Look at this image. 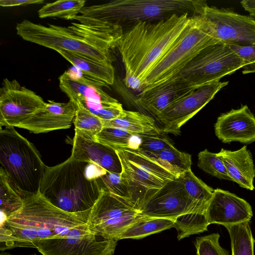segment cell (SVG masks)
Segmentation results:
<instances>
[{"label": "cell", "mask_w": 255, "mask_h": 255, "mask_svg": "<svg viewBox=\"0 0 255 255\" xmlns=\"http://www.w3.org/2000/svg\"><path fill=\"white\" fill-rule=\"evenodd\" d=\"M245 63L243 73L255 72V45L241 46L229 45Z\"/></svg>", "instance_id": "cell-38"}, {"label": "cell", "mask_w": 255, "mask_h": 255, "mask_svg": "<svg viewBox=\"0 0 255 255\" xmlns=\"http://www.w3.org/2000/svg\"><path fill=\"white\" fill-rule=\"evenodd\" d=\"M174 220L172 219L147 217L142 215L125 230L119 240L142 239L174 227Z\"/></svg>", "instance_id": "cell-25"}, {"label": "cell", "mask_w": 255, "mask_h": 255, "mask_svg": "<svg viewBox=\"0 0 255 255\" xmlns=\"http://www.w3.org/2000/svg\"><path fill=\"white\" fill-rule=\"evenodd\" d=\"M95 180L100 192L114 194L129 201V193L121 174L107 171L105 174L96 177Z\"/></svg>", "instance_id": "cell-34"}, {"label": "cell", "mask_w": 255, "mask_h": 255, "mask_svg": "<svg viewBox=\"0 0 255 255\" xmlns=\"http://www.w3.org/2000/svg\"><path fill=\"white\" fill-rule=\"evenodd\" d=\"M193 89L184 82L171 79L137 95L135 103L155 116Z\"/></svg>", "instance_id": "cell-20"}, {"label": "cell", "mask_w": 255, "mask_h": 255, "mask_svg": "<svg viewBox=\"0 0 255 255\" xmlns=\"http://www.w3.org/2000/svg\"><path fill=\"white\" fill-rule=\"evenodd\" d=\"M103 122L104 127L118 128L137 135H160L162 131L151 117L139 112L125 110L122 116Z\"/></svg>", "instance_id": "cell-24"}, {"label": "cell", "mask_w": 255, "mask_h": 255, "mask_svg": "<svg viewBox=\"0 0 255 255\" xmlns=\"http://www.w3.org/2000/svg\"><path fill=\"white\" fill-rule=\"evenodd\" d=\"M44 2L43 0H0V5L2 7H11L32 4H42Z\"/></svg>", "instance_id": "cell-39"}, {"label": "cell", "mask_w": 255, "mask_h": 255, "mask_svg": "<svg viewBox=\"0 0 255 255\" xmlns=\"http://www.w3.org/2000/svg\"><path fill=\"white\" fill-rule=\"evenodd\" d=\"M253 20L255 21V15H249Z\"/></svg>", "instance_id": "cell-42"}, {"label": "cell", "mask_w": 255, "mask_h": 255, "mask_svg": "<svg viewBox=\"0 0 255 255\" xmlns=\"http://www.w3.org/2000/svg\"><path fill=\"white\" fill-rule=\"evenodd\" d=\"M77 109L76 103L72 100L66 103L48 100L43 111L33 115L17 128L36 134L69 128L73 123Z\"/></svg>", "instance_id": "cell-18"}, {"label": "cell", "mask_w": 255, "mask_h": 255, "mask_svg": "<svg viewBox=\"0 0 255 255\" xmlns=\"http://www.w3.org/2000/svg\"><path fill=\"white\" fill-rule=\"evenodd\" d=\"M214 129L216 136L224 143L255 142V117L247 105L221 114Z\"/></svg>", "instance_id": "cell-17"}, {"label": "cell", "mask_w": 255, "mask_h": 255, "mask_svg": "<svg viewBox=\"0 0 255 255\" xmlns=\"http://www.w3.org/2000/svg\"><path fill=\"white\" fill-rule=\"evenodd\" d=\"M46 103L16 80L3 79L0 89V127L18 126L43 111Z\"/></svg>", "instance_id": "cell-13"}, {"label": "cell", "mask_w": 255, "mask_h": 255, "mask_svg": "<svg viewBox=\"0 0 255 255\" xmlns=\"http://www.w3.org/2000/svg\"><path fill=\"white\" fill-rule=\"evenodd\" d=\"M219 42L208 22L200 15H192L176 42L147 75L143 90L169 80L203 49Z\"/></svg>", "instance_id": "cell-8"}, {"label": "cell", "mask_w": 255, "mask_h": 255, "mask_svg": "<svg viewBox=\"0 0 255 255\" xmlns=\"http://www.w3.org/2000/svg\"><path fill=\"white\" fill-rule=\"evenodd\" d=\"M85 0H59L44 5L38 10L39 17H58L69 20L85 6Z\"/></svg>", "instance_id": "cell-30"}, {"label": "cell", "mask_w": 255, "mask_h": 255, "mask_svg": "<svg viewBox=\"0 0 255 255\" xmlns=\"http://www.w3.org/2000/svg\"><path fill=\"white\" fill-rule=\"evenodd\" d=\"M218 154L223 160L232 181L244 188L254 190L255 168L252 153L247 146L235 151L222 148Z\"/></svg>", "instance_id": "cell-22"}, {"label": "cell", "mask_w": 255, "mask_h": 255, "mask_svg": "<svg viewBox=\"0 0 255 255\" xmlns=\"http://www.w3.org/2000/svg\"><path fill=\"white\" fill-rule=\"evenodd\" d=\"M0 255H13V254H11L8 253L1 252ZM27 255H36V254H33Z\"/></svg>", "instance_id": "cell-41"}, {"label": "cell", "mask_w": 255, "mask_h": 255, "mask_svg": "<svg viewBox=\"0 0 255 255\" xmlns=\"http://www.w3.org/2000/svg\"><path fill=\"white\" fill-rule=\"evenodd\" d=\"M241 4L250 15L255 14V0H243L241 1Z\"/></svg>", "instance_id": "cell-40"}, {"label": "cell", "mask_w": 255, "mask_h": 255, "mask_svg": "<svg viewBox=\"0 0 255 255\" xmlns=\"http://www.w3.org/2000/svg\"><path fill=\"white\" fill-rule=\"evenodd\" d=\"M116 152L122 166L121 177L129 193V202L139 212L165 184L179 176L168 163L139 148Z\"/></svg>", "instance_id": "cell-7"}, {"label": "cell", "mask_w": 255, "mask_h": 255, "mask_svg": "<svg viewBox=\"0 0 255 255\" xmlns=\"http://www.w3.org/2000/svg\"><path fill=\"white\" fill-rule=\"evenodd\" d=\"M191 16L184 13L154 22L140 21L124 32L117 48L125 75L134 76L144 84L148 73L176 42Z\"/></svg>", "instance_id": "cell-3"}, {"label": "cell", "mask_w": 255, "mask_h": 255, "mask_svg": "<svg viewBox=\"0 0 255 255\" xmlns=\"http://www.w3.org/2000/svg\"><path fill=\"white\" fill-rule=\"evenodd\" d=\"M73 120L75 132L89 139L95 140L96 136L104 128L103 120L91 113L80 103Z\"/></svg>", "instance_id": "cell-29"}, {"label": "cell", "mask_w": 255, "mask_h": 255, "mask_svg": "<svg viewBox=\"0 0 255 255\" xmlns=\"http://www.w3.org/2000/svg\"><path fill=\"white\" fill-rule=\"evenodd\" d=\"M0 130V163L23 198L39 192L46 166L34 145L12 127Z\"/></svg>", "instance_id": "cell-6"}, {"label": "cell", "mask_w": 255, "mask_h": 255, "mask_svg": "<svg viewBox=\"0 0 255 255\" xmlns=\"http://www.w3.org/2000/svg\"><path fill=\"white\" fill-rule=\"evenodd\" d=\"M23 199L15 189L3 168H0V224L22 207Z\"/></svg>", "instance_id": "cell-27"}, {"label": "cell", "mask_w": 255, "mask_h": 255, "mask_svg": "<svg viewBox=\"0 0 255 255\" xmlns=\"http://www.w3.org/2000/svg\"><path fill=\"white\" fill-rule=\"evenodd\" d=\"M244 66V61L229 45L219 42L203 49L171 79L196 89L220 81Z\"/></svg>", "instance_id": "cell-9"}, {"label": "cell", "mask_w": 255, "mask_h": 255, "mask_svg": "<svg viewBox=\"0 0 255 255\" xmlns=\"http://www.w3.org/2000/svg\"><path fill=\"white\" fill-rule=\"evenodd\" d=\"M70 156L79 161L94 164L108 172L119 174L122 172L121 162L115 150L75 132Z\"/></svg>", "instance_id": "cell-19"}, {"label": "cell", "mask_w": 255, "mask_h": 255, "mask_svg": "<svg viewBox=\"0 0 255 255\" xmlns=\"http://www.w3.org/2000/svg\"><path fill=\"white\" fill-rule=\"evenodd\" d=\"M209 225L206 215L191 213L176 218L174 228L178 232L177 239L179 241L207 231Z\"/></svg>", "instance_id": "cell-31"}, {"label": "cell", "mask_w": 255, "mask_h": 255, "mask_svg": "<svg viewBox=\"0 0 255 255\" xmlns=\"http://www.w3.org/2000/svg\"><path fill=\"white\" fill-rule=\"evenodd\" d=\"M136 213L139 212L128 200L100 191V196L91 210L87 224L95 230L120 217Z\"/></svg>", "instance_id": "cell-21"}, {"label": "cell", "mask_w": 255, "mask_h": 255, "mask_svg": "<svg viewBox=\"0 0 255 255\" xmlns=\"http://www.w3.org/2000/svg\"><path fill=\"white\" fill-rule=\"evenodd\" d=\"M117 243L105 238L86 224L66 237L38 240L34 247L42 255H114Z\"/></svg>", "instance_id": "cell-10"}, {"label": "cell", "mask_w": 255, "mask_h": 255, "mask_svg": "<svg viewBox=\"0 0 255 255\" xmlns=\"http://www.w3.org/2000/svg\"><path fill=\"white\" fill-rule=\"evenodd\" d=\"M205 1L199 0H115L84 6L69 20L82 23L153 21L173 14L198 15Z\"/></svg>", "instance_id": "cell-5"}, {"label": "cell", "mask_w": 255, "mask_h": 255, "mask_svg": "<svg viewBox=\"0 0 255 255\" xmlns=\"http://www.w3.org/2000/svg\"><path fill=\"white\" fill-rule=\"evenodd\" d=\"M252 208L243 198L228 191L217 188L208 205L206 217L209 225L224 226L250 222Z\"/></svg>", "instance_id": "cell-16"}, {"label": "cell", "mask_w": 255, "mask_h": 255, "mask_svg": "<svg viewBox=\"0 0 255 255\" xmlns=\"http://www.w3.org/2000/svg\"><path fill=\"white\" fill-rule=\"evenodd\" d=\"M211 26L215 38L228 45H255V21L231 10L203 5L199 14Z\"/></svg>", "instance_id": "cell-11"}, {"label": "cell", "mask_w": 255, "mask_h": 255, "mask_svg": "<svg viewBox=\"0 0 255 255\" xmlns=\"http://www.w3.org/2000/svg\"><path fill=\"white\" fill-rule=\"evenodd\" d=\"M96 141L118 151L138 148L140 138L139 135L122 128L104 127L96 136Z\"/></svg>", "instance_id": "cell-26"}, {"label": "cell", "mask_w": 255, "mask_h": 255, "mask_svg": "<svg viewBox=\"0 0 255 255\" xmlns=\"http://www.w3.org/2000/svg\"><path fill=\"white\" fill-rule=\"evenodd\" d=\"M148 153L168 163L179 175L191 169V155L180 151L175 147L157 152Z\"/></svg>", "instance_id": "cell-35"}, {"label": "cell", "mask_w": 255, "mask_h": 255, "mask_svg": "<svg viewBox=\"0 0 255 255\" xmlns=\"http://www.w3.org/2000/svg\"><path fill=\"white\" fill-rule=\"evenodd\" d=\"M88 78L103 86L114 84L115 69L111 63L95 60L64 49L56 51Z\"/></svg>", "instance_id": "cell-23"}, {"label": "cell", "mask_w": 255, "mask_h": 255, "mask_svg": "<svg viewBox=\"0 0 255 255\" xmlns=\"http://www.w3.org/2000/svg\"><path fill=\"white\" fill-rule=\"evenodd\" d=\"M59 81L61 90L69 100L80 103L96 116L104 108L121 105L103 90L102 85L84 76H74L66 71Z\"/></svg>", "instance_id": "cell-15"}, {"label": "cell", "mask_w": 255, "mask_h": 255, "mask_svg": "<svg viewBox=\"0 0 255 255\" xmlns=\"http://www.w3.org/2000/svg\"><path fill=\"white\" fill-rule=\"evenodd\" d=\"M198 157L197 165L204 172L220 179L232 181L218 153L211 152L205 149L198 153Z\"/></svg>", "instance_id": "cell-33"}, {"label": "cell", "mask_w": 255, "mask_h": 255, "mask_svg": "<svg viewBox=\"0 0 255 255\" xmlns=\"http://www.w3.org/2000/svg\"><path fill=\"white\" fill-rule=\"evenodd\" d=\"M207 206L191 198L179 176L165 184L143 205L139 213L147 217L175 220L188 213L206 215Z\"/></svg>", "instance_id": "cell-12"}, {"label": "cell", "mask_w": 255, "mask_h": 255, "mask_svg": "<svg viewBox=\"0 0 255 255\" xmlns=\"http://www.w3.org/2000/svg\"><path fill=\"white\" fill-rule=\"evenodd\" d=\"M225 227L230 235L232 255H254L255 240L249 221Z\"/></svg>", "instance_id": "cell-28"}, {"label": "cell", "mask_w": 255, "mask_h": 255, "mask_svg": "<svg viewBox=\"0 0 255 255\" xmlns=\"http://www.w3.org/2000/svg\"><path fill=\"white\" fill-rule=\"evenodd\" d=\"M179 177L191 198L208 207L214 190L196 176L191 169L181 174Z\"/></svg>", "instance_id": "cell-32"}, {"label": "cell", "mask_w": 255, "mask_h": 255, "mask_svg": "<svg viewBox=\"0 0 255 255\" xmlns=\"http://www.w3.org/2000/svg\"><path fill=\"white\" fill-rule=\"evenodd\" d=\"M39 193L58 208L70 213L91 209L100 192L89 163L71 156L54 166H46Z\"/></svg>", "instance_id": "cell-4"}, {"label": "cell", "mask_w": 255, "mask_h": 255, "mask_svg": "<svg viewBox=\"0 0 255 255\" xmlns=\"http://www.w3.org/2000/svg\"><path fill=\"white\" fill-rule=\"evenodd\" d=\"M229 82H212L194 89L169 105L155 117L162 131L177 135L181 127L195 116Z\"/></svg>", "instance_id": "cell-14"}, {"label": "cell", "mask_w": 255, "mask_h": 255, "mask_svg": "<svg viewBox=\"0 0 255 255\" xmlns=\"http://www.w3.org/2000/svg\"><path fill=\"white\" fill-rule=\"evenodd\" d=\"M15 29L17 34L25 41L111 63V52L117 47L124 33L121 25L110 22L77 21L66 27L50 24L46 26L24 19L16 24Z\"/></svg>", "instance_id": "cell-1"}, {"label": "cell", "mask_w": 255, "mask_h": 255, "mask_svg": "<svg viewBox=\"0 0 255 255\" xmlns=\"http://www.w3.org/2000/svg\"><path fill=\"white\" fill-rule=\"evenodd\" d=\"M23 199L22 208L0 224V243H4L6 249L34 248L38 240L66 237L77 227L87 224L91 210L78 213L64 211L39 192Z\"/></svg>", "instance_id": "cell-2"}, {"label": "cell", "mask_w": 255, "mask_h": 255, "mask_svg": "<svg viewBox=\"0 0 255 255\" xmlns=\"http://www.w3.org/2000/svg\"><path fill=\"white\" fill-rule=\"evenodd\" d=\"M220 235L213 233L196 238L195 246L197 255H230L219 243Z\"/></svg>", "instance_id": "cell-36"}, {"label": "cell", "mask_w": 255, "mask_h": 255, "mask_svg": "<svg viewBox=\"0 0 255 255\" xmlns=\"http://www.w3.org/2000/svg\"><path fill=\"white\" fill-rule=\"evenodd\" d=\"M140 142L138 148L145 152L154 153L175 147L165 137L160 135H139Z\"/></svg>", "instance_id": "cell-37"}]
</instances>
